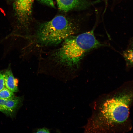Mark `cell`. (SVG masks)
Listing matches in <instances>:
<instances>
[{
  "mask_svg": "<svg viewBox=\"0 0 133 133\" xmlns=\"http://www.w3.org/2000/svg\"><path fill=\"white\" fill-rule=\"evenodd\" d=\"M95 36L94 30L65 39L61 46L50 55V61L59 70L77 66L89 51L102 46Z\"/></svg>",
  "mask_w": 133,
  "mask_h": 133,
  "instance_id": "1",
  "label": "cell"
},
{
  "mask_svg": "<svg viewBox=\"0 0 133 133\" xmlns=\"http://www.w3.org/2000/svg\"><path fill=\"white\" fill-rule=\"evenodd\" d=\"M75 33L72 25L64 16L58 15L41 25L37 32V41L41 45L57 44Z\"/></svg>",
  "mask_w": 133,
  "mask_h": 133,
  "instance_id": "2",
  "label": "cell"
},
{
  "mask_svg": "<svg viewBox=\"0 0 133 133\" xmlns=\"http://www.w3.org/2000/svg\"><path fill=\"white\" fill-rule=\"evenodd\" d=\"M22 100L20 97L6 99H0V111L8 116H12L21 105Z\"/></svg>",
  "mask_w": 133,
  "mask_h": 133,
  "instance_id": "3",
  "label": "cell"
},
{
  "mask_svg": "<svg viewBox=\"0 0 133 133\" xmlns=\"http://www.w3.org/2000/svg\"><path fill=\"white\" fill-rule=\"evenodd\" d=\"M55 0L59 9L65 12L75 9H83L90 4L87 0Z\"/></svg>",
  "mask_w": 133,
  "mask_h": 133,
  "instance_id": "4",
  "label": "cell"
},
{
  "mask_svg": "<svg viewBox=\"0 0 133 133\" xmlns=\"http://www.w3.org/2000/svg\"><path fill=\"white\" fill-rule=\"evenodd\" d=\"M5 87L14 93L18 91V81L14 77L11 71L6 70L3 73Z\"/></svg>",
  "mask_w": 133,
  "mask_h": 133,
  "instance_id": "5",
  "label": "cell"
},
{
  "mask_svg": "<svg viewBox=\"0 0 133 133\" xmlns=\"http://www.w3.org/2000/svg\"><path fill=\"white\" fill-rule=\"evenodd\" d=\"M122 55L126 66L128 68L133 66V49L130 48L124 51Z\"/></svg>",
  "mask_w": 133,
  "mask_h": 133,
  "instance_id": "6",
  "label": "cell"
},
{
  "mask_svg": "<svg viewBox=\"0 0 133 133\" xmlns=\"http://www.w3.org/2000/svg\"><path fill=\"white\" fill-rule=\"evenodd\" d=\"M14 93L6 88H4L0 91V99H9L15 97Z\"/></svg>",
  "mask_w": 133,
  "mask_h": 133,
  "instance_id": "7",
  "label": "cell"
},
{
  "mask_svg": "<svg viewBox=\"0 0 133 133\" xmlns=\"http://www.w3.org/2000/svg\"><path fill=\"white\" fill-rule=\"evenodd\" d=\"M4 74L0 72V91L5 88Z\"/></svg>",
  "mask_w": 133,
  "mask_h": 133,
  "instance_id": "8",
  "label": "cell"
},
{
  "mask_svg": "<svg viewBox=\"0 0 133 133\" xmlns=\"http://www.w3.org/2000/svg\"><path fill=\"white\" fill-rule=\"evenodd\" d=\"M40 2L49 6L54 7L53 0H37Z\"/></svg>",
  "mask_w": 133,
  "mask_h": 133,
  "instance_id": "9",
  "label": "cell"
},
{
  "mask_svg": "<svg viewBox=\"0 0 133 133\" xmlns=\"http://www.w3.org/2000/svg\"><path fill=\"white\" fill-rule=\"evenodd\" d=\"M36 133H50V131L48 129L43 128L37 129L35 132Z\"/></svg>",
  "mask_w": 133,
  "mask_h": 133,
  "instance_id": "10",
  "label": "cell"
},
{
  "mask_svg": "<svg viewBox=\"0 0 133 133\" xmlns=\"http://www.w3.org/2000/svg\"><path fill=\"white\" fill-rule=\"evenodd\" d=\"M130 48L133 49V41L131 43Z\"/></svg>",
  "mask_w": 133,
  "mask_h": 133,
  "instance_id": "11",
  "label": "cell"
}]
</instances>
